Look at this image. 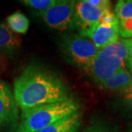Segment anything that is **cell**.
I'll return each instance as SVG.
<instances>
[{
  "mask_svg": "<svg viewBox=\"0 0 132 132\" xmlns=\"http://www.w3.org/2000/svg\"><path fill=\"white\" fill-rule=\"evenodd\" d=\"M14 95L21 110L63 101L70 97L64 81L54 71L38 64H29L14 82Z\"/></svg>",
  "mask_w": 132,
  "mask_h": 132,
  "instance_id": "6da1fadb",
  "label": "cell"
},
{
  "mask_svg": "<svg viewBox=\"0 0 132 132\" xmlns=\"http://www.w3.org/2000/svg\"><path fill=\"white\" fill-rule=\"evenodd\" d=\"M81 105L75 97L63 101L21 110L20 121L13 132H39L57 121L80 112Z\"/></svg>",
  "mask_w": 132,
  "mask_h": 132,
  "instance_id": "7a4b0ae2",
  "label": "cell"
},
{
  "mask_svg": "<svg viewBox=\"0 0 132 132\" xmlns=\"http://www.w3.org/2000/svg\"><path fill=\"white\" fill-rule=\"evenodd\" d=\"M127 55V46L120 38L118 41L99 50L86 73L99 85L125 67Z\"/></svg>",
  "mask_w": 132,
  "mask_h": 132,
  "instance_id": "3957f363",
  "label": "cell"
},
{
  "mask_svg": "<svg viewBox=\"0 0 132 132\" xmlns=\"http://www.w3.org/2000/svg\"><path fill=\"white\" fill-rule=\"evenodd\" d=\"M63 57L69 64L87 72L99 49L87 37L73 32L62 35L59 43Z\"/></svg>",
  "mask_w": 132,
  "mask_h": 132,
  "instance_id": "277c9868",
  "label": "cell"
},
{
  "mask_svg": "<svg viewBox=\"0 0 132 132\" xmlns=\"http://www.w3.org/2000/svg\"><path fill=\"white\" fill-rule=\"evenodd\" d=\"M75 2L72 0H57L52 7L45 11L35 13V15L52 29L65 34L70 33L75 29Z\"/></svg>",
  "mask_w": 132,
  "mask_h": 132,
  "instance_id": "5b68a950",
  "label": "cell"
},
{
  "mask_svg": "<svg viewBox=\"0 0 132 132\" xmlns=\"http://www.w3.org/2000/svg\"><path fill=\"white\" fill-rule=\"evenodd\" d=\"M106 10H108L94 6L89 4L88 0L76 1L74 10L75 29L78 31V34L82 35L100 22Z\"/></svg>",
  "mask_w": 132,
  "mask_h": 132,
  "instance_id": "8992f818",
  "label": "cell"
},
{
  "mask_svg": "<svg viewBox=\"0 0 132 132\" xmlns=\"http://www.w3.org/2000/svg\"><path fill=\"white\" fill-rule=\"evenodd\" d=\"M19 107L14 92L3 80H0V130L14 123L19 118Z\"/></svg>",
  "mask_w": 132,
  "mask_h": 132,
  "instance_id": "52a82bcc",
  "label": "cell"
},
{
  "mask_svg": "<svg viewBox=\"0 0 132 132\" xmlns=\"http://www.w3.org/2000/svg\"><path fill=\"white\" fill-rule=\"evenodd\" d=\"M82 36L87 37L93 42L99 50L114 43L119 39L118 23H104L99 22Z\"/></svg>",
  "mask_w": 132,
  "mask_h": 132,
  "instance_id": "ba28073f",
  "label": "cell"
},
{
  "mask_svg": "<svg viewBox=\"0 0 132 132\" xmlns=\"http://www.w3.org/2000/svg\"><path fill=\"white\" fill-rule=\"evenodd\" d=\"M22 45L19 35L10 29L7 24L0 22V55L13 56Z\"/></svg>",
  "mask_w": 132,
  "mask_h": 132,
  "instance_id": "9c48e42d",
  "label": "cell"
},
{
  "mask_svg": "<svg viewBox=\"0 0 132 132\" xmlns=\"http://www.w3.org/2000/svg\"><path fill=\"white\" fill-rule=\"evenodd\" d=\"M82 122V112H78L57 121L39 132H77Z\"/></svg>",
  "mask_w": 132,
  "mask_h": 132,
  "instance_id": "30bf717a",
  "label": "cell"
},
{
  "mask_svg": "<svg viewBox=\"0 0 132 132\" xmlns=\"http://www.w3.org/2000/svg\"><path fill=\"white\" fill-rule=\"evenodd\" d=\"M132 84V75L126 67L122 68L109 80L99 84V87L107 90H122Z\"/></svg>",
  "mask_w": 132,
  "mask_h": 132,
  "instance_id": "8fae6325",
  "label": "cell"
},
{
  "mask_svg": "<svg viewBox=\"0 0 132 132\" xmlns=\"http://www.w3.org/2000/svg\"><path fill=\"white\" fill-rule=\"evenodd\" d=\"M6 23L10 29L16 34H27L30 25L28 18L19 10L10 15L6 19Z\"/></svg>",
  "mask_w": 132,
  "mask_h": 132,
  "instance_id": "7c38bea8",
  "label": "cell"
},
{
  "mask_svg": "<svg viewBox=\"0 0 132 132\" xmlns=\"http://www.w3.org/2000/svg\"><path fill=\"white\" fill-rule=\"evenodd\" d=\"M82 132H118V130L107 121L96 119L92 121Z\"/></svg>",
  "mask_w": 132,
  "mask_h": 132,
  "instance_id": "4fadbf2b",
  "label": "cell"
},
{
  "mask_svg": "<svg viewBox=\"0 0 132 132\" xmlns=\"http://www.w3.org/2000/svg\"><path fill=\"white\" fill-rule=\"evenodd\" d=\"M114 13L118 19H132V0H120L115 5Z\"/></svg>",
  "mask_w": 132,
  "mask_h": 132,
  "instance_id": "5bb4252c",
  "label": "cell"
},
{
  "mask_svg": "<svg viewBox=\"0 0 132 132\" xmlns=\"http://www.w3.org/2000/svg\"><path fill=\"white\" fill-rule=\"evenodd\" d=\"M57 0H22L21 4L26 7L35 10L37 12H42L52 7Z\"/></svg>",
  "mask_w": 132,
  "mask_h": 132,
  "instance_id": "9a60e30c",
  "label": "cell"
},
{
  "mask_svg": "<svg viewBox=\"0 0 132 132\" xmlns=\"http://www.w3.org/2000/svg\"><path fill=\"white\" fill-rule=\"evenodd\" d=\"M119 101L122 106L132 114V84L118 91Z\"/></svg>",
  "mask_w": 132,
  "mask_h": 132,
  "instance_id": "2e32d148",
  "label": "cell"
},
{
  "mask_svg": "<svg viewBox=\"0 0 132 132\" xmlns=\"http://www.w3.org/2000/svg\"><path fill=\"white\" fill-rule=\"evenodd\" d=\"M118 32L121 39L132 38V19L118 20Z\"/></svg>",
  "mask_w": 132,
  "mask_h": 132,
  "instance_id": "e0dca14e",
  "label": "cell"
},
{
  "mask_svg": "<svg viewBox=\"0 0 132 132\" xmlns=\"http://www.w3.org/2000/svg\"><path fill=\"white\" fill-rule=\"evenodd\" d=\"M125 43L127 46L128 48V55H127V59H126V68L128 69L129 71L132 75V38L131 39H123Z\"/></svg>",
  "mask_w": 132,
  "mask_h": 132,
  "instance_id": "ac0fdd59",
  "label": "cell"
},
{
  "mask_svg": "<svg viewBox=\"0 0 132 132\" xmlns=\"http://www.w3.org/2000/svg\"><path fill=\"white\" fill-rule=\"evenodd\" d=\"M88 1L94 6L103 10H111V6H112L111 2L108 0H88Z\"/></svg>",
  "mask_w": 132,
  "mask_h": 132,
  "instance_id": "d6986e66",
  "label": "cell"
},
{
  "mask_svg": "<svg viewBox=\"0 0 132 132\" xmlns=\"http://www.w3.org/2000/svg\"><path fill=\"white\" fill-rule=\"evenodd\" d=\"M127 132H132V128H131V129H130V130H129Z\"/></svg>",
  "mask_w": 132,
  "mask_h": 132,
  "instance_id": "ffe728a7",
  "label": "cell"
}]
</instances>
